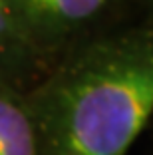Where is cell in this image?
I'll return each mask as SVG.
<instances>
[{"mask_svg":"<svg viewBox=\"0 0 153 155\" xmlns=\"http://www.w3.org/2000/svg\"><path fill=\"white\" fill-rule=\"evenodd\" d=\"M153 114V30L98 42L50 82L34 125L44 155H125Z\"/></svg>","mask_w":153,"mask_h":155,"instance_id":"1","label":"cell"},{"mask_svg":"<svg viewBox=\"0 0 153 155\" xmlns=\"http://www.w3.org/2000/svg\"><path fill=\"white\" fill-rule=\"evenodd\" d=\"M28 44L24 24L8 0H0V64L6 66L18 58Z\"/></svg>","mask_w":153,"mask_h":155,"instance_id":"4","label":"cell"},{"mask_svg":"<svg viewBox=\"0 0 153 155\" xmlns=\"http://www.w3.org/2000/svg\"><path fill=\"white\" fill-rule=\"evenodd\" d=\"M24 28L62 32L95 18L108 0H8Z\"/></svg>","mask_w":153,"mask_h":155,"instance_id":"2","label":"cell"},{"mask_svg":"<svg viewBox=\"0 0 153 155\" xmlns=\"http://www.w3.org/2000/svg\"><path fill=\"white\" fill-rule=\"evenodd\" d=\"M0 155H40L34 117L0 87Z\"/></svg>","mask_w":153,"mask_h":155,"instance_id":"3","label":"cell"}]
</instances>
